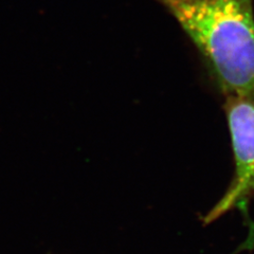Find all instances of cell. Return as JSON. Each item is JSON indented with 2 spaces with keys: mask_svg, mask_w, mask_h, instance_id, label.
Segmentation results:
<instances>
[{
  "mask_svg": "<svg viewBox=\"0 0 254 254\" xmlns=\"http://www.w3.org/2000/svg\"><path fill=\"white\" fill-rule=\"evenodd\" d=\"M226 115L234 156V177L204 221L212 222L237 206H246L254 192V97H226Z\"/></svg>",
  "mask_w": 254,
  "mask_h": 254,
  "instance_id": "cell-2",
  "label": "cell"
},
{
  "mask_svg": "<svg viewBox=\"0 0 254 254\" xmlns=\"http://www.w3.org/2000/svg\"><path fill=\"white\" fill-rule=\"evenodd\" d=\"M202 54L226 97H254L252 0H154Z\"/></svg>",
  "mask_w": 254,
  "mask_h": 254,
  "instance_id": "cell-1",
  "label": "cell"
}]
</instances>
